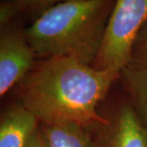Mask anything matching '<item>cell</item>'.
<instances>
[{
	"instance_id": "1",
	"label": "cell",
	"mask_w": 147,
	"mask_h": 147,
	"mask_svg": "<svg viewBox=\"0 0 147 147\" xmlns=\"http://www.w3.org/2000/svg\"><path fill=\"white\" fill-rule=\"evenodd\" d=\"M120 74L73 58H45L19 84L20 102L42 123L105 124L97 107Z\"/></svg>"
},
{
	"instance_id": "8",
	"label": "cell",
	"mask_w": 147,
	"mask_h": 147,
	"mask_svg": "<svg viewBox=\"0 0 147 147\" xmlns=\"http://www.w3.org/2000/svg\"><path fill=\"white\" fill-rule=\"evenodd\" d=\"M121 74L131 95L134 105L132 108L147 127V67L127 65Z\"/></svg>"
},
{
	"instance_id": "4",
	"label": "cell",
	"mask_w": 147,
	"mask_h": 147,
	"mask_svg": "<svg viewBox=\"0 0 147 147\" xmlns=\"http://www.w3.org/2000/svg\"><path fill=\"white\" fill-rule=\"evenodd\" d=\"M35 53L24 30L9 25L1 27L0 35V96L19 84L34 65Z\"/></svg>"
},
{
	"instance_id": "5",
	"label": "cell",
	"mask_w": 147,
	"mask_h": 147,
	"mask_svg": "<svg viewBox=\"0 0 147 147\" xmlns=\"http://www.w3.org/2000/svg\"><path fill=\"white\" fill-rule=\"evenodd\" d=\"M108 125L109 147H147V127L130 105L120 107Z\"/></svg>"
},
{
	"instance_id": "10",
	"label": "cell",
	"mask_w": 147,
	"mask_h": 147,
	"mask_svg": "<svg viewBox=\"0 0 147 147\" xmlns=\"http://www.w3.org/2000/svg\"><path fill=\"white\" fill-rule=\"evenodd\" d=\"M127 65L147 67V20L132 43Z\"/></svg>"
},
{
	"instance_id": "3",
	"label": "cell",
	"mask_w": 147,
	"mask_h": 147,
	"mask_svg": "<svg viewBox=\"0 0 147 147\" xmlns=\"http://www.w3.org/2000/svg\"><path fill=\"white\" fill-rule=\"evenodd\" d=\"M147 20V0H115L100 53L92 65L120 72L128 64L131 46Z\"/></svg>"
},
{
	"instance_id": "9",
	"label": "cell",
	"mask_w": 147,
	"mask_h": 147,
	"mask_svg": "<svg viewBox=\"0 0 147 147\" xmlns=\"http://www.w3.org/2000/svg\"><path fill=\"white\" fill-rule=\"evenodd\" d=\"M10 3L16 10L17 15L19 13H29L40 16L45 11L54 6L68 2L70 0H1ZM36 17V18H37Z\"/></svg>"
},
{
	"instance_id": "11",
	"label": "cell",
	"mask_w": 147,
	"mask_h": 147,
	"mask_svg": "<svg viewBox=\"0 0 147 147\" xmlns=\"http://www.w3.org/2000/svg\"><path fill=\"white\" fill-rule=\"evenodd\" d=\"M26 147H46L39 127L37 129V131L33 135V137Z\"/></svg>"
},
{
	"instance_id": "6",
	"label": "cell",
	"mask_w": 147,
	"mask_h": 147,
	"mask_svg": "<svg viewBox=\"0 0 147 147\" xmlns=\"http://www.w3.org/2000/svg\"><path fill=\"white\" fill-rule=\"evenodd\" d=\"M38 122L21 105L4 111L0 119V147H26L38 128Z\"/></svg>"
},
{
	"instance_id": "7",
	"label": "cell",
	"mask_w": 147,
	"mask_h": 147,
	"mask_svg": "<svg viewBox=\"0 0 147 147\" xmlns=\"http://www.w3.org/2000/svg\"><path fill=\"white\" fill-rule=\"evenodd\" d=\"M39 128L46 147H94L84 127L77 123H41Z\"/></svg>"
},
{
	"instance_id": "2",
	"label": "cell",
	"mask_w": 147,
	"mask_h": 147,
	"mask_svg": "<svg viewBox=\"0 0 147 147\" xmlns=\"http://www.w3.org/2000/svg\"><path fill=\"white\" fill-rule=\"evenodd\" d=\"M115 0H70L54 6L24 30L36 56L92 65L100 53Z\"/></svg>"
}]
</instances>
